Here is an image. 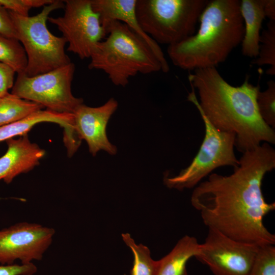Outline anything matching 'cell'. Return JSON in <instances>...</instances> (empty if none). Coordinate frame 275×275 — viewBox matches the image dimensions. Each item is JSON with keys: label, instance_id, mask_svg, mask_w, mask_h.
Instances as JSON below:
<instances>
[{"label": "cell", "instance_id": "cell-1", "mask_svg": "<svg viewBox=\"0 0 275 275\" xmlns=\"http://www.w3.org/2000/svg\"><path fill=\"white\" fill-rule=\"evenodd\" d=\"M239 165L228 176L210 174L194 188L193 207L208 228L236 241L258 246L275 244V235L263 219L275 209L264 197L265 175L275 168V150L264 143L242 153Z\"/></svg>", "mask_w": 275, "mask_h": 275}, {"label": "cell", "instance_id": "cell-2", "mask_svg": "<svg viewBox=\"0 0 275 275\" xmlns=\"http://www.w3.org/2000/svg\"><path fill=\"white\" fill-rule=\"evenodd\" d=\"M188 80L191 91L188 101L218 130L235 135V147L242 153L262 142L275 144V132L262 119L257 96L260 87L246 76L240 86L227 82L216 67L195 70Z\"/></svg>", "mask_w": 275, "mask_h": 275}, {"label": "cell", "instance_id": "cell-3", "mask_svg": "<svg viewBox=\"0 0 275 275\" xmlns=\"http://www.w3.org/2000/svg\"><path fill=\"white\" fill-rule=\"evenodd\" d=\"M199 21L196 33L168 47L173 64L182 69L216 67L242 41L244 26L240 1H209Z\"/></svg>", "mask_w": 275, "mask_h": 275}, {"label": "cell", "instance_id": "cell-4", "mask_svg": "<svg viewBox=\"0 0 275 275\" xmlns=\"http://www.w3.org/2000/svg\"><path fill=\"white\" fill-rule=\"evenodd\" d=\"M103 28L107 35L91 57L89 69L102 70L114 85L123 87L138 73L161 71L150 46L126 24L113 20Z\"/></svg>", "mask_w": 275, "mask_h": 275}, {"label": "cell", "instance_id": "cell-5", "mask_svg": "<svg viewBox=\"0 0 275 275\" xmlns=\"http://www.w3.org/2000/svg\"><path fill=\"white\" fill-rule=\"evenodd\" d=\"M64 8V1L55 0L33 16H22L9 11L17 40L21 43L26 55L27 65L24 73L26 75L33 76L48 72L71 62L65 51V39L53 35L46 25L49 14Z\"/></svg>", "mask_w": 275, "mask_h": 275}, {"label": "cell", "instance_id": "cell-6", "mask_svg": "<svg viewBox=\"0 0 275 275\" xmlns=\"http://www.w3.org/2000/svg\"><path fill=\"white\" fill-rule=\"evenodd\" d=\"M208 0H136L135 12L143 31L158 44L171 45L195 33Z\"/></svg>", "mask_w": 275, "mask_h": 275}, {"label": "cell", "instance_id": "cell-7", "mask_svg": "<svg viewBox=\"0 0 275 275\" xmlns=\"http://www.w3.org/2000/svg\"><path fill=\"white\" fill-rule=\"evenodd\" d=\"M205 136L190 164L174 176L166 174L163 183L169 188L183 190L195 187L215 169L224 166H238L234 152L235 135L215 128L202 114Z\"/></svg>", "mask_w": 275, "mask_h": 275}, {"label": "cell", "instance_id": "cell-8", "mask_svg": "<svg viewBox=\"0 0 275 275\" xmlns=\"http://www.w3.org/2000/svg\"><path fill=\"white\" fill-rule=\"evenodd\" d=\"M75 65L71 62L48 72L33 76L17 74L11 94L36 102L59 113H73L84 100L72 93Z\"/></svg>", "mask_w": 275, "mask_h": 275}, {"label": "cell", "instance_id": "cell-9", "mask_svg": "<svg viewBox=\"0 0 275 275\" xmlns=\"http://www.w3.org/2000/svg\"><path fill=\"white\" fill-rule=\"evenodd\" d=\"M64 14L49 17L68 43V51L80 59L90 58L98 44L106 36L99 14L93 9L91 0H66Z\"/></svg>", "mask_w": 275, "mask_h": 275}, {"label": "cell", "instance_id": "cell-10", "mask_svg": "<svg viewBox=\"0 0 275 275\" xmlns=\"http://www.w3.org/2000/svg\"><path fill=\"white\" fill-rule=\"evenodd\" d=\"M259 247L208 229L195 258L207 265L214 275H249Z\"/></svg>", "mask_w": 275, "mask_h": 275}, {"label": "cell", "instance_id": "cell-11", "mask_svg": "<svg viewBox=\"0 0 275 275\" xmlns=\"http://www.w3.org/2000/svg\"><path fill=\"white\" fill-rule=\"evenodd\" d=\"M53 228L36 223L21 222L0 230V264H22L41 260L51 245Z\"/></svg>", "mask_w": 275, "mask_h": 275}, {"label": "cell", "instance_id": "cell-12", "mask_svg": "<svg viewBox=\"0 0 275 275\" xmlns=\"http://www.w3.org/2000/svg\"><path fill=\"white\" fill-rule=\"evenodd\" d=\"M118 106L117 101L111 98L98 107H90L82 103L73 112L76 132L81 140L86 141L93 156L100 150L111 155L117 153V148L109 141L106 129L111 117Z\"/></svg>", "mask_w": 275, "mask_h": 275}, {"label": "cell", "instance_id": "cell-13", "mask_svg": "<svg viewBox=\"0 0 275 275\" xmlns=\"http://www.w3.org/2000/svg\"><path fill=\"white\" fill-rule=\"evenodd\" d=\"M136 0H91L93 10L97 13L103 27L108 22L117 20L126 24L150 46L164 73L170 70L164 54L158 44L142 30L136 17Z\"/></svg>", "mask_w": 275, "mask_h": 275}, {"label": "cell", "instance_id": "cell-14", "mask_svg": "<svg viewBox=\"0 0 275 275\" xmlns=\"http://www.w3.org/2000/svg\"><path fill=\"white\" fill-rule=\"evenodd\" d=\"M6 141L7 151L0 157V180L9 184L18 175L27 173L39 165L45 151L37 144L31 143L28 134Z\"/></svg>", "mask_w": 275, "mask_h": 275}, {"label": "cell", "instance_id": "cell-15", "mask_svg": "<svg viewBox=\"0 0 275 275\" xmlns=\"http://www.w3.org/2000/svg\"><path fill=\"white\" fill-rule=\"evenodd\" d=\"M44 122L56 123L63 127L64 139H71L76 134L73 113H59L40 109L21 120L1 126L0 142L17 135L27 134L33 126Z\"/></svg>", "mask_w": 275, "mask_h": 275}, {"label": "cell", "instance_id": "cell-16", "mask_svg": "<svg viewBox=\"0 0 275 275\" xmlns=\"http://www.w3.org/2000/svg\"><path fill=\"white\" fill-rule=\"evenodd\" d=\"M264 0H242L240 10L243 18L244 33L241 42L244 56L255 59L259 53L260 30L263 20Z\"/></svg>", "mask_w": 275, "mask_h": 275}, {"label": "cell", "instance_id": "cell-17", "mask_svg": "<svg viewBox=\"0 0 275 275\" xmlns=\"http://www.w3.org/2000/svg\"><path fill=\"white\" fill-rule=\"evenodd\" d=\"M200 243L191 236L180 239L167 255L158 260L156 275H188L186 264L199 252Z\"/></svg>", "mask_w": 275, "mask_h": 275}, {"label": "cell", "instance_id": "cell-18", "mask_svg": "<svg viewBox=\"0 0 275 275\" xmlns=\"http://www.w3.org/2000/svg\"><path fill=\"white\" fill-rule=\"evenodd\" d=\"M44 107L8 93L0 98V127L20 120Z\"/></svg>", "mask_w": 275, "mask_h": 275}, {"label": "cell", "instance_id": "cell-19", "mask_svg": "<svg viewBox=\"0 0 275 275\" xmlns=\"http://www.w3.org/2000/svg\"><path fill=\"white\" fill-rule=\"evenodd\" d=\"M122 237L134 257L130 275H156L158 260L155 261L151 258L149 248L141 243L137 244L128 233H122Z\"/></svg>", "mask_w": 275, "mask_h": 275}, {"label": "cell", "instance_id": "cell-20", "mask_svg": "<svg viewBox=\"0 0 275 275\" xmlns=\"http://www.w3.org/2000/svg\"><path fill=\"white\" fill-rule=\"evenodd\" d=\"M0 62L12 67L17 74L24 73L27 57L19 41L0 36Z\"/></svg>", "mask_w": 275, "mask_h": 275}, {"label": "cell", "instance_id": "cell-21", "mask_svg": "<svg viewBox=\"0 0 275 275\" xmlns=\"http://www.w3.org/2000/svg\"><path fill=\"white\" fill-rule=\"evenodd\" d=\"M252 64L257 66L270 65L266 73L275 75V21H269L260 38L259 53Z\"/></svg>", "mask_w": 275, "mask_h": 275}, {"label": "cell", "instance_id": "cell-22", "mask_svg": "<svg viewBox=\"0 0 275 275\" xmlns=\"http://www.w3.org/2000/svg\"><path fill=\"white\" fill-rule=\"evenodd\" d=\"M267 89L259 91L257 96V104L260 116L269 127L275 128V81L269 80Z\"/></svg>", "mask_w": 275, "mask_h": 275}, {"label": "cell", "instance_id": "cell-23", "mask_svg": "<svg viewBox=\"0 0 275 275\" xmlns=\"http://www.w3.org/2000/svg\"><path fill=\"white\" fill-rule=\"evenodd\" d=\"M249 275H275V246H259Z\"/></svg>", "mask_w": 275, "mask_h": 275}, {"label": "cell", "instance_id": "cell-24", "mask_svg": "<svg viewBox=\"0 0 275 275\" xmlns=\"http://www.w3.org/2000/svg\"><path fill=\"white\" fill-rule=\"evenodd\" d=\"M55 0H0V4L9 11L22 16H29L32 8L44 7L53 3Z\"/></svg>", "mask_w": 275, "mask_h": 275}, {"label": "cell", "instance_id": "cell-25", "mask_svg": "<svg viewBox=\"0 0 275 275\" xmlns=\"http://www.w3.org/2000/svg\"><path fill=\"white\" fill-rule=\"evenodd\" d=\"M37 271V267L33 262L20 264H0V275H34Z\"/></svg>", "mask_w": 275, "mask_h": 275}, {"label": "cell", "instance_id": "cell-26", "mask_svg": "<svg viewBox=\"0 0 275 275\" xmlns=\"http://www.w3.org/2000/svg\"><path fill=\"white\" fill-rule=\"evenodd\" d=\"M0 36L17 40V32L9 11L1 4Z\"/></svg>", "mask_w": 275, "mask_h": 275}, {"label": "cell", "instance_id": "cell-27", "mask_svg": "<svg viewBox=\"0 0 275 275\" xmlns=\"http://www.w3.org/2000/svg\"><path fill=\"white\" fill-rule=\"evenodd\" d=\"M15 73L12 67L0 62V98L7 94L8 90L12 88Z\"/></svg>", "mask_w": 275, "mask_h": 275}, {"label": "cell", "instance_id": "cell-28", "mask_svg": "<svg viewBox=\"0 0 275 275\" xmlns=\"http://www.w3.org/2000/svg\"><path fill=\"white\" fill-rule=\"evenodd\" d=\"M264 13L269 21H275V1L264 0Z\"/></svg>", "mask_w": 275, "mask_h": 275}]
</instances>
